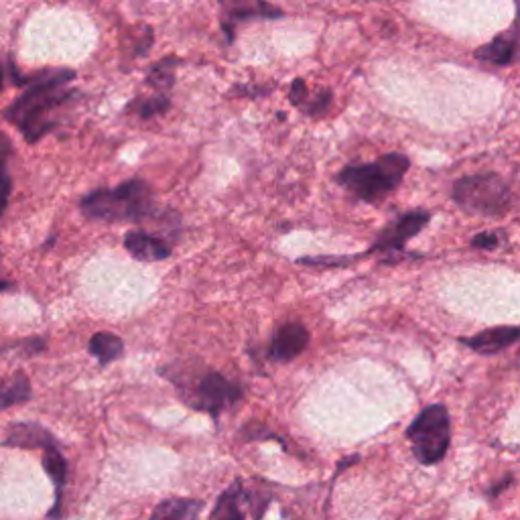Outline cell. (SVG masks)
<instances>
[{
    "mask_svg": "<svg viewBox=\"0 0 520 520\" xmlns=\"http://www.w3.org/2000/svg\"><path fill=\"white\" fill-rule=\"evenodd\" d=\"M74 80L76 72L72 70L41 74L35 82H29L25 94L5 110L7 120L21 128L29 143H37L55 126V122L49 120V112L74 96V92L68 90V84Z\"/></svg>",
    "mask_w": 520,
    "mask_h": 520,
    "instance_id": "1",
    "label": "cell"
},
{
    "mask_svg": "<svg viewBox=\"0 0 520 520\" xmlns=\"http://www.w3.org/2000/svg\"><path fill=\"white\" fill-rule=\"evenodd\" d=\"M80 210L94 222H143L155 212L153 191L143 179H128L112 189H94L84 195Z\"/></svg>",
    "mask_w": 520,
    "mask_h": 520,
    "instance_id": "2",
    "label": "cell"
},
{
    "mask_svg": "<svg viewBox=\"0 0 520 520\" xmlns=\"http://www.w3.org/2000/svg\"><path fill=\"white\" fill-rule=\"evenodd\" d=\"M409 167L411 159L405 153H388L372 163L346 165L336 175V181L340 187L352 193L356 200L364 204H376L401 185Z\"/></svg>",
    "mask_w": 520,
    "mask_h": 520,
    "instance_id": "3",
    "label": "cell"
},
{
    "mask_svg": "<svg viewBox=\"0 0 520 520\" xmlns=\"http://www.w3.org/2000/svg\"><path fill=\"white\" fill-rule=\"evenodd\" d=\"M161 372H165L161 376H167L177 386L183 403L189 409L206 413L214 419L244 399L242 384L226 378L216 370H206L195 376H187L185 372Z\"/></svg>",
    "mask_w": 520,
    "mask_h": 520,
    "instance_id": "4",
    "label": "cell"
},
{
    "mask_svg": "<svg viewBox=\"0 0 520 520\" xmlns=\"http://www.w3.org/2000/svg\"><path fill=\"white\" fill-rule=\"evenodd\" d=\"M451 200L466 214L500 218L506 216L512 206V191L502 175L484 171L455 181L451 187Z\"/></svg>",
    "mask_w": 520,
    "mask_h": 520,
    "instance_id": "5",
    "label": "cell"
},
{
    "mask_svg": "<svg viewBox=\"0 0 520 520\" xmlns=\"http://www.w3.org/2000/svg\"><path fill=\"white\" fill-rule=\"evenodd\" d=\"M411 441L415 460L421 466H435L443 462L451 443V419L445 405L425 407L405 431Z\"/></svg>",
    "mask_w": 520,
    "mask_h": 520,
    "instance_id": "6",
    "label": "cell"
},
{
    "mask_svg": "<svg viewBox=\"0 0 520 520\" xmlns=\"http://www.w3.org/2000/svg\"><path fill=\"white\" fill-rule=\"evenodd\" d=\"M431 220V214L427 210H413L407 214L397 216L393 222L386 224L378 236L374 238L370 252H380V254H395L401 252L411 238H415Z\"/></svg>",
    "mask_w": 520,
    "mask_h": 520,
    "instance_id": "7",
    "label": "cell"
},
{
    "mask_svg": "<svg viewBox=\"0 0 520 520\" xmlns=\"http://www.w3.org/2000/svg\"><path fill=\"white\" fill-rule=\"evenodd\" d=\"M285 13L265 0H256V3H242V0H230L222 3V29L226 33L228 43L234 41L236 25L248 21H277L283 19Z\"/></svg>",
    "mask_w": 520,
    "mask_h": 520,
    "instance_id": "8",
    "label": "cell"
},
{
    "mask_svg": "<svg viewBox=\"0 0 520 520\" xmlns=\"http://www.w3.org/2000/svg\"><path fill=\"white\" fill-rule=\"evenodd\" d=\"M309 346V332L303 323H283L275 330L271 346H269V358L273 362L285 364L301 356Z\"/></svg>",
    "mask_w": 520,
    "mask_h": 520,
    "instance_id": "9",
    "label": "cell"
},
{
    "mask_svg": "<svg viewBox=\"0 0 520 520\" xmlns=\"http://www.w3.org/2000/svg\"><path fill=\"white\" fill-rule=\"evenodd\" d=\"M518 336H520V330L516 328V325H498V328L484 330L472 338H460L458 342L480 356H494V354H500L506 348L514 346Z\"/></svg>",
    "mask_w": 520,
    "mask_h": 520,
    "instance_id": "10",
    "label": "cell"
},
{
    "mask_svg": "<svg viewBox=\"0 0 520 520\" xmlns=\"http://www.w3.org/2000/svg\"><path fill=\"white\" fill-rule=\"evenodd\" d=\"M474 57L484 63H492L496 68H506V65L516 63L518 59V31L516 25H512L510 31L496 35L490 43L478 47L474 51Z\"/></svg>",
    "mask_w": 520,
    "mask_h": 520,
    "instance_id": "11",
    "label": "cell"
},
{
    "mask_svg": "<svg viewBox=\"0 0 520 520\" xmlns=\"http://www.w3.org/2000/svg\"><path fill=\"white\" fill-rule=\"evenodd\" d=\"M124 248L130 256L141 260V263H157V260H165L171 256V248L163 238L141 230L126 232Z\"/></svg>",
    "mask_w": 520,
    "mask_h": 520,
    "instance_id": "12",
    "label": "cell"
},
{
    "mask_svg": "<svg viewBox=\"0 0 520 520\" xmlns=\"http://www.w3.org/2000/svg\"><path fill=\"white\" fill-rule=\"evenodd\" d=\"M43 453H45L43 455V468H45V472L51 478L53 488H55V502L49 510V518L59 520L61 518L63 488H65V484H68V462H65V458L61 455L59 445L47 447V449H43Z\"/></svg>",
    "mask_w": 520,
    "mask_h": 520,
    "instance_id": "13",
    "label": "cell"
},
{
    "mask_svg": "<svg viewBox=\"0 0 520 520\" xmlns=\"http://www.w3.org/2000/svg\"><path fill=\"white\" fill-rule=\"evenodd\" d=\"M5 445L21 449H47L57 445V439L37 423H15L7 433Z\"/></svg>",
    "mask_w": 520,
    "mask_h": 520,
    "instance_id": "14",
    "label": "cell"
},
{
    "mask_svg": "<svg viewBox=\"0 0 520 520\" xmlns=\"http://www.w3.org/2000/svg\"><path fill=\"white\" fill-rule=\"evenodd\" d=\"M202 510H204V500L173 496L159 502L149 520H198Z\"/></svg>",
    "mask_w": 520,
    "mask_h": 520,
    "instance_id": "15",
    "label": "cell"
},
{
    "mask_svg": "<svg viewBox=\"0 0 520 520\" xmlns=\"http://www.w3.org/2000/svg\"><path fill=\"white\" fill-rule=\"evenodd\" d=\"M242 494H244L242 482L236 480L230 488H226L218 496V502H216L208 520H244V512L240 508Z\"/></svg>",
    "mask_w": 520,
    "mask_h": 520,
    "instance_id": "16",
    "label": "cell"
},
{
    "mask_svg": "<svg viewBox=\"0 0 520 520\" xmlns=\"http://www.w3.org/2000/svg\"><path fill=\"white\" fill-rule=\"evenodd\" d=\"M289 98H291V104H295L299 110H303L309 116H315V114H323L325 110H328V106L332 102V92L330 90L328 92H319L317 98H309L305 82L303 80H295L293 86H291Z\"/></svg>",
    "mask_w": 520,
    "mask_h": 520,
    "instance_id": "17",
    "label": "cell"
},
{
    "mask_svg": "<svg viewBox=\"0 0 520 520\" xmlns=\"http://www.w3.org/2000/svg\"><path fill=\"white\" fill-rule=\"evenodd\" d=\"M88 350L102 366H106V364L122 358L124 342L110 332H98V334L92 336Z\"/></svg>",
    "mask_w": 520,
    "mask_h": 520,
    "instance_id": "18",
    "label": "cell"
},
{
    "mask_svg": "<svg viewBox=\"0 0 520 520\" xmlns=\"http://www.w3.org/2000/svg\"><path fill=\"white\" fill-rule=\"evenodd\" d=\"M31 399V382L27 374L17 372L13 380L0 382V411L9 409L13 405L27 403Z\"/></svg>",
    "mask_w": 520,
    "mask_h": 520,
    "instance_id": "19",
    "label": "cell"
},
{
    "mask_svg": "<svg viewBox=\"0 0 520 520\" xmlns=\"http://www.w3.org/2000/svg\"><path fill=\"white\" fill-rule=\"evenodd\" d=\"M177 57H167L157 63H153L147 72V84L161 94L171 90L175 86V68H177Z\"/></svg>",
    "mask_w": 520,
    "mask_h": 520,
    "instance_id": "20",
    "label": "cell"
},
{
    "mask_svg": "<svg viewBox=\"0 0 520 520\" xmlns=\"http://www.w3.org/2000/svg\"><path fill=\"white\" fill-rule=\"evenodd\" d=\"M9 153H11V143L5 135H0V216L5 214L9 195H11V175H9Z\"/></svg>",
    "mask_w": 520,
    "mask_h": 520,
    "instance_id": "21",
    "label": "cell"
},
{
    "mask_svg": "<svg viewBox=\"0 0 520 520\" xmlns=\"http://www.w3.org/2000/svg\"><path fill=\"white\" fill-rule=\"evenodd\" d=\"M171 102L167 98V94H157L153 98H141L139 102H135L133 110L139 112L141 118H153V116H159V114H165L169 110Z\"/></svg>",
    "mask_w": 520,
    "mask_h": 520,
    "instance_id": "22",
    "label": "cell"
},
{
    "mask_svg": "<svg viewBox=\"0 0 520 520\" xmlns=\"http://www.w3.org/2000/svg\"><path fill=\"white\" fill-rule=\"evenodd\" d=\"M472 248L480 250H496L502 244V234L500 232H480L472 238Z\"/></svg>",
    "mask_w": 520,
    "mask_h": 520,
    "instance_id": "23",
    "label": "cell"
},
{
    "mask_svg": "<svg viewBox=\"0 0 520 520\" xmlns=\"http://www.w3.org/2000/svg\"><path fill=\"white\" fill-rule=\"evenodd\" d=\"M510 482H512V476H506V480H502L498 486H494V488L490 490V498H494V496H498L502 490H506V488L510 486Z\"/></svg>",
    "mask_w": 520,
    "mask_h": 520,
    "instance_id": "24",
    "label": "cell"
},
{
    "mask_svg": "<svg viewBox=\"0 0 520 520\" xmlns=\"http://www.w3.org/2000/svg\"><path fill=\"white\" fill-rule=\"evenodd\" d=\"M3 80H5V76H3V68H0V88H3Z\"/></svg>",
    "mask_w": 520,
    "mask_h": 520,
    "instance_id": "25",
    "label": "cell"
}]
</instances>
